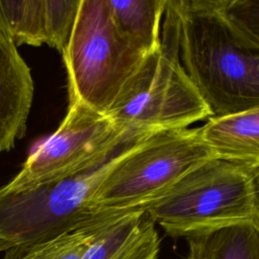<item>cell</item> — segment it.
<instances>
[{"label": "cell", "instance_id": "cell-1", "mask_svg": "<svg viewBox=\"0 0 259 259\" xmlns=\"http://www.w3.org/2000/svg\"><path fill=\"white\" fill-rule=\"evenodd\" d=\"M161 47L174 55L212 116L259 108V42L225 0H166Z\"/></svg>", "mask_w": 259, "mask_h": 259}, {"label": "cell", "instance_id": "cell-2", "mask_svg": "<svg viewBox=\"0 0 259 259\" xmlns=\"http://www.w3.org/2000/svg\"><path fill=\"white\" fill-rule=\"evenodd\" d=\"M144 137L125 141L105 161L77 174L21 189L0 187L3 259L73 232L93 217L98 211L92 204L96 189L124 152Z\"/></svg>", "mask_w": 259, "mask_h": 259}, {"label": "cell", "instance_id": "cell-3", "mask_svg": "<svg viewBox=\"0 0 259 259\" xmlns=\"http://www.w3.org/2000/svg\"><path fill=\"white\" fill-rule=\"evenodd\" d=\"M144 209L155 224L175 238H188L224 226L257 221L259 196L253 169L210 159Z\"/></svg>", "mask_w": 259, "mask_h": 259}, {"label": "cell", "instance_id": "cell-4", "mask_svg": "<svg viewBox=\"0 0 259 259\" xmlns=\"http://www.w3.org/2000/svg\"><path fill=\"white\" fill-rule=\"evenodd\" d=\"M62 56L69 102L107 114L147 55L117 28L107 0H81Z\"/></svg>", "mask_w": 259, "mask_h": 259}, {"label": "cell", "instance_id": "cell-5", "mask_svg": "<svg viewBox=\"0 0 259 259\" xmlns=\"http://www.w3.org/2000/svg\"><path fill=\"white\" fill-rule=\"evenodd\" d=\"M214 156L197 128L146 136L120 157L96 189V210L144 209L181 178Z\"/></svg>", "mask_w": 259, "mask_h": 259}, {"label": "cell", "instance_id": "cell-6", "mask_svg": "<svg viewBox=\"0 0 259 259\" xmlns=\"http://www.w3.org/2000/svg\"><path fill=\"white\" fill-rule=\"evenodd\" d=\"M107 114L135 136L186 128L212 116L178 59L162 47L146 56Z\"/></svg>", "mask_w": 259, "mask_h": 259}, {"label": "cell", "instance_id": "cell-7", "mask_svg": "<svg viewBox=\"0 0 259 259\" xmlns=\"http://www.w3.org/2000/svg\"><path fill=\"white\" fill-rule=\"evenodd\" d=\"M134 137L142 136L124 133L108 114L69 102L59 127L35 145L5 186L21 189L85 171L105 161Z\"/></svg>", "mask_w": 259, "mask_h": 259}, {"label": "cell", "instance_id": "cell-8", "mask_svg": "<svg viewBox=\"0 0 259 259\" xmlns=\"http://www.w3.org/2000/svg\"><path fill=\"white\" fill-rule=\"evenodd\" d=\"M145 209H100L94 215V236L82 259H158L160 238Z\"/></svg>", "mask_w": 259, "mask_h": 259}, {"label": "cell", "instance_id": "cell-9", "mask_svg": "<svg viewBox=\"0 0 259 259\" xmlns=\"http://www.w3.org/2000/svg\"><path fill=\"white\" fill-rule=\"evenodd\" d=\"M33 93L30 68L0 21V153L24 136Z\"/></svg>", "mask_w": 259, "mask_h": 259}, {"label": "cell", "instance_id": "cell-10", "mask_svg": "<svg viewBox=\"0 0 259 259\" xmlns=\"http://www.w3.org/2000/svg\"><path fill=\"white\" fill-rule=\"evenodd\" d=\"M199 132L214 158L250 169L259 166V108L211 116Z\"/></svg>", "mask_w": 259, "mask_h": 259}, {"label": "cell", "instance_id": "cell-11", "mask_svg": "<svg viewBox=\"0 0 259 259\" xmlns=\"http://www.w3.org/2000/svg\"><path fill=\"white\" fill-rule=\"evenodd\" d=\"M186 259H259V219L190 236Z\"/></svg>", "mask_w": 259, "mask_h": 259}, {"label": "cell", "instance_id": "cell-12", "mask_svg": "<svg viewBox=\"0 0 259 259\" xmlns=\"http://www.w3.org/2000/svg\"><path fill=\"white\" fill-rule=\"evenodd\" d=\"M120 32L142 53L161 48V20L166 0H107Z\"/></svg>", "mask_w": 259, "mask_h": 259}, {"label": "cell", "instance_id": "cell-13", "mask_svg": "<svg viewBox=\"0 0 259 259\" xmlns=\"http://www.w3.org/2000/svg\"><path fill=\"white\" fill-rule=\"evenodd\" d=\"M0 21L16 47L46 44L44 0H0Z\"/></svg>", "mask_w": 259, "mask_h": 259}, {"label": "cell", "instance_id": "cell-14", "mask_svg": "<svg viewBox=\"0 0 259 259\" xmlns=\"http://www.w3.org/2000/svg\"><path fill=\"white\" fill-rule=\"evenodd\" d=\"M94 215L77 230L36 245L10 259H82L94 236Z\"/></svg>", "mask_w": 259, "mask_h": 259}, {"label": "cell", "instance_id": "cell-15", "mask_svg": "<svg viewBox=\"0 0 259 259\" xmlns=\"http://www.w3.org/2000/svg\"><path fill=\"white\" fill-rule=\"evenodd\" d=\"M81 0H44L46 45L61 54L73 30Z\"/></svg>", "mask_w": 259, "mask_h": 259}, {"label": "cell", "instance_id": "cell-16", "mask_svg": "<svg viewBox=\"0 0 259 259\" xmlns=\"http://www.w3.org/2000/svg\"><path fill=\"white\" fill-rule=\"evenodd\" d=\"M228 16L259 42V0H225Z\"/></svg>", "mask_w": 259, "mask_h": 259}, {"label": "cell", "instance_id": "cell-17", "mask_svg": "<svg viewBox=\"0 0 259 259\" xmlns=\"http://www.w3.org/2000/svg\"><path fill=\"white\" fill-rule=\"evenodd\" d=\"M253 174H254V182H255V186H256V190L259 196V166L256 167L255 169H253Z\"/></svg>", "mask_w": 259, "mask_h": 259}]
</instances>
